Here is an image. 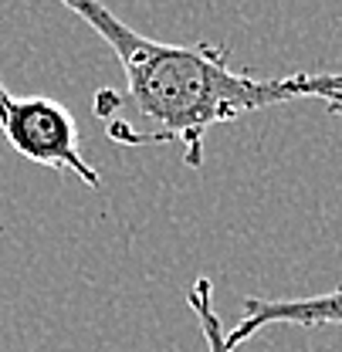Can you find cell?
<instances>
[{"instance_id": "3957f363", "label": "cell", "mask_w": 342, "mask_h": 352, "mask_svg": "<svg viewBox=\"0 0 342 352\" xmlns=\"http://www.w3.org/2000/svg\"><path fill=\"white\" fill-rule=\"evenodd\" d=\"M271 325H301V329L339 325L342 329V285L325 292V295H312V298H257V295H248L244 305H241L237 325L224 329V342L231 352H237L248 339H255L261 329H271Z\"/></svg>"}, {"instance_id": "277c9868", "label": "cell", "mask_w": 342, "mask_h": 352, "mask_svg": "<svg viewBox=\"0 0 342 352\" xmlns=\"http://www.w3.org/2000/svg\"><path fill=\"white\" fill-rule=\"evenodd\" d=\"M186 305L197 315V325L204 332L207 352H231L227 342H224V322H220V315H217V308H214V281L211 278H197L190 285Z\"/></svg>"}, {"instance_id": "6da1fadb", "label": "cell", "mask_w": 342, "mask_h": 352, "mask_svg": "<svg viewBox=\"0 0 342 352\" xmlns=\"http://www.w3.org/2000/svg\"><path fill=\"white\" fill-rule=\"evenodd\" d=\"M65 7L82 17L122 65L132 119H109V139L119 146L180 142L183 163L193 170L204 163L207 132L220 122L295 98H329L342 88V75L251 78L231 68L227 47L163 44L132 31L98 3L65 0Z\"/></svg>"}, {"instance_id": "8992f818", "label": "cell", "mask_w": 342, "mask_h": 352, "mask_svg": "<svg viewBox=\"0 0 342 352\" xmlns=\"http://www.w3.org/2000/svg\"><path fill=\"white\" fill-rule=\"evenodd\" d=\"M7 98H10V91L3 88V82H0V112H3V105H7Z\"/></svg>"}, {"instance_id": "7a4b0ae2", "label": "cell", "mask_w": 342, "mask_h": 352, "mask_svg": "<svg viewBox=\"0 0 342 352\" xmlns=\"http://www.w3.org/2000/svg\"><path fill=\"white\" fill-rule=\"evenodd\" d=\"M0 132L24 160L51 170H68L78 179H85V186L92 190L102 186V176L88 166L78 149V126L61 102L44 95L31 98L10 95L0 112Z\"/></svg>"}, {"instance_id": "5b68a950", "label": "cell", "mask_w": 342, "mask_h": 352, "mask_svg": "<svg viewBox=\"0 0 342 352\" xmlns=\"http://www.w3.org/2000/svg\"><path fill=\"white\" fill-rule=\"evenodd\" d=\"M322 102H325V109H329L332 116H339V119H342V88H339V91H332L329 98H322Z\"/></svg>"}]
</instances>
